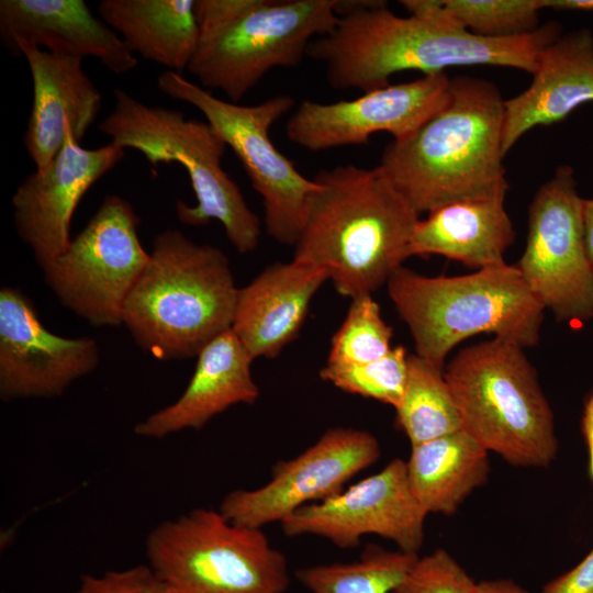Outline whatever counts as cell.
Instances as JSON below:
<instances>
[{
  "label": "cell",
  "mask_w": 593,
  "mask_h": 593,
  "mask_svg": "<svg viewBox=\"0 0 593 593\" xmlns=\"http://www.w3.org/2000/svg\"><path fill=\"white\" fill-rule=\"evenodd\" d=\"M400 3L410 16L395 15L383 1L339 0L335 27L307 49L324 64L333 88L368 92L389 86L400 71L428 76L455 66L512 67L533 75L544 49L560 36L555 22L518 36H478L432 12L423 0Z\"/></svg>",
  "instance_id": "1"
},
{
  "label": "cell",
  "mask_w": 593,
  "mask_h": 593,
  "mask_svg": "<svg viewBox=\"0 0 593 593\" xmlns=\"http://www.w3.org/2000/svg\"><path fill=\"white\" fill-rule=\"evenodd\" d=\"M293 259L324 268L338 294H372L402 267L417 214L381 169H321Z\"/></svg>",
  "instance_id": "2"
},
{
  "label": "cell",
  "mask_w": 593,
  "mask_h": 593,
  "mask_svg": "<svg viewBox=\"0 0 593 593\" xmlns=\"http://www.w3.org/2000/svg\"><path fill=\"white\" fill-rule=\"evenodd\" d=\"M504 100L490 81L450 80L447 101L417 131L393 141L379 168L417 213L507 192Z\"/></svg>",
  "instance_id": "3"
},
{
  "label": "cell",
  "mask_w": 593,
  "mask_h": 593,
  "mask_svg": "<svg viewBox=\"0 0 593 593\" xmlns=\"http://www.w3.org/2000/svg\"><path fill=\"white\" fill-rule=\"evenodd\" d=\"M238 289L227 256L181 231L155 236L124 305L123 324L159 360L186 359L232 326Z\"/></svg>",
  "instance_id": "4"
},
{
  "label": "cell",
  "mask_w": 593,
  "mask_h": 593,
  "mask_svg": "<svg viewBox=\"0 0 593 593\" xmlns=\"http://www.w3.org/2000/svg\"><path fill=\"white\" fill-rule=\"evenodd\" d=\"M385 286L416 355L439 369L455 346L477 334L523 348L539 340L545 309L515 265L452 277H428L402 266Z\"/></svg>",
  "instance_id": "5"
},
{
  "label": "cell",
  "mask_w": 593,
  "mask_h": 593,
  "mask_svg": "<svg viewBox=\"0 0 593 593\" xmlns=\"http://www.w3.org/2000/svg\"><path fill=\"white\" fill-rule=\"evenodd\" d=\"M339 0H195L199 40L188 70L238 103L275 68L298 67L336 25Z\"/></svg>",
  "instance_id": "6"
},
{
  "label": "cell",
  "mask_w": 593,
  "mask_h": 593,
  "mask_svg": "<svg viewBox=\"0 0 593 593\" xmlns=\"http://www.w3.org/2000/svg\"><path fill=\"white\" fill-rule=\"evenodd\" d=\"M445 379L462 429L515 467L546 468L558 452L555 417L524 348L501 338L460 349Z\"/></svg>",
  "instance_id": "7"
},
{
  "label": "cell",
  "mask_w": 593,
  "mask_h": 593,
  "mask_svg": "<svg viewBox=\"0 0 593 593\" xmlns=\"http://www.w3.org/2000/svg\"><path fill=\"white\" fill-rule=\"evenodd\" d=\"M113 96L114 108L98 130L118 146L138 150L154 166L177 163L186 169L197 204L177 200L178 219L190 226L216 220L238 253L254 251L261 223L222 168L227 146L221 136L208 122L187 119L179 110L147 105L120 88Z\"/></svg>",
  "instance_id": "8"
},
{
  "label": "cell",
  "mask_w": 593,
  "mask_h": 593,
  "mask_svg": "<svg viewBox=\"0 0 593 593\" xmlns=\"http://www.w3.org/2000/svg\"><path fill=\"white\" fill-rule=\"evenodd\" d=\"M145 551L170 593H284L290 583L288 560L265 533L220 510L197 507L159 523Z\"/></svg>",
  "instance_id": "9"
},
{
  "label": "cell",
  "mask_w": 593,
  "mask_h": 593,
  "mask_svg": "<svg viewBox=\"0 0 593 593\" xmlns=\"http://www.w3.org/2000/svg\"><path fill=\"white\" fill-rule=\"evenodd\" d=\"M157 87L204 115L205 122L239 159L253 188L261 197L267 234L279 244L293 247L318 183L304 177L293 161L278 150L269 132L294 107V99L279 94L258 104L240 105L216 98L171 70L160 72Z\"/></svg>",
  "instance_id": "10"
},
{
  "label": "cell",
  "mask_w": 593,
  "mask_h": 593,
  "mask_svg": "<svg viewBox=\"0 0 593 593\" xmlns=\"http://www.w3.org/2000/svg\"><path fill=\"white\" fill-rule=\"evenodd\" d=\"M128 201L105 195L85 228L44 271L59 302L94 326L123 324L124 305L149 261Z\"/></svg>",
  "instance_id": "11"
},
{
  "label": "cell",
  "mask_w": 593,
  "mask_h": 593,
  "mask_svg": "<svg viewBox=\"0 0 593 593\" xmlns=\"http://www.w3.org/2000/svg\"><path fill=\"white\" fill-rule=\"evenodd\" d=\"M582 208L572 168L560 166L529 205L526 246L515 265L545 310L579 325L593 318Z\"/></svg>",
  "instance_id": "12"
},
{
  "label": "cell",
  "mask_w": 593,
  "mask_h": 593,
  "mask_svg": "<svg viewBox=\"0 0 593 593\" xmlns=\"http://www.w3.org/2000/svg\"><path fill=\"white\" fill-rule=\"evenodd\" d=\"M380 454L379 441L371 433L329 428L302 454L277 462L264 485L227 493L219 510L231 522L251 528L281 523L301 507L343 491Z\"/></svg>",
  "instance_id": "13"
},
{
  "label": "cell",
  "mask_w": 593,
  "mask_h": 593,
  "mask_svg": "<svg viewBox=\"0 0 593 593\" xmlns=\"http://www.w3.org/2000/svg\"><path fill=\"white\" fill-rule=\"evenodd\" d=\"M428 513L411 492L406 461L395 458L379 472L324 501L301 507L280 525L286 536H318L339 548H353L367 535L393 541L417 553Z\"/></svg>",
  "instance_id": "14"
},
{
  "label": "cell",
  "mask_w": 593,
  "mask_h": 593,
  "mask_svg": "<svg viewBox=\"0 0 593 593\" xmlns=\"http://www.w3.org/2000/svg\"><path fill=\"white\" fill-rule=\"evenodd\" d=\"M450 80L441 72L363 92L351 100H303L290 115L286 134L312 152L365 145L378 132L401 141L441 109Z\"/></svg>",
  "instance_id": "15"
},
{
  "label": "cell",
  "mask_w": 593,
  "mask_h": 593,
  "mask_svg": "<svg viewBox=\"0 0 593 593\" xmlns=\"http://www.w3.org/2000/svg\"><path fill=\"white\" fill-rule=\"evenodd\" d=\"M124 156L125 149L112 142L85 148L69 131L49 167L31 172L16 188L11 199L14 226L42 270L68 248L80 200Z\"/></svg>",
  "instance_id": "16"
},
{
  "label": "cell",
  "mask_w": 593,
  "mask_h": 593,
  "mask_svg": "<svg viewBox=\"0 0 593 593\" xmlns=\"http://www.w3.org/2000/svg\"><path fill=\"white\" fill-rule=\"evenodd\" d=\"M99 362L89 337L49 332L31 300L18 289L0 291V396L3 401L58 396Z\"/></svg>",
  "instance_id": "17"
},
{
  "label": "cell",
  "mask_w": 593,
  "mask_h": 593,
  "mask_svg": "<svg viewBox=\"0 0 593 593\" xmlns=\"http://www.w3.org/2000/svg\"><path fill=\"white\" fill-rule=\"evenodd\" d=\"M12 52L27 61L33 103L23 136L35 170L44 172L61 149L69 131L81 142L96 121L102 94L82 68V59L58 55L18 41Z\"/></svg>",
  "instance_id": "18"
},
{
  "label": "cell",
  "mask_w": 593,
  "mask_h": 593,
  "mask_svg": "<svg viewBox=\"0 0 593 593\" xmlns=\"http://www.w3.org/2000/svg\"><path fill=\"white\" fill-rule=\"evenodd\" d=\"M0 35L10 49L24 41L58 55L97 58L116 75L138 64L120 35L83 0H1Z\"/></svg>",
  "instance_id": "19"
},
{
  "label": "cell",
  "mask_w": 593,
  "mask_h": 593,
  "mask_svg": "<svg viewBox=\"0 0 593 593\" xmlns=\"http://www.w3.org/2000/svg\"><path fill=\"white\" fill-rule=\"evenodd\" d=\"M327 280L324 268L295 259L266 267L238 289L232 331L254 359L276 358L296 338Z\"/></svg>",
  "instance_id": "20"
},
{
  "label": "cell",
  "mask_w": 593,
  "mask_h": 593,
  "mask_svg": "<svg viewBox=\"0 0 593 593\" xmlns=\"http://www.w3.org/2000/svg\"><path fill=\"white\" fill-rule=\"evenodd\" d=\"M193 374L180 398L134 427L147 438H164L183 429H201L235 404H254L259 389L253 379L254 358L232 328L221 333L198 354Z\"/></svg>",
  "instance_id": "21"
},
{
  "label": "cell",
  "mask_w": 593,
  "mask_h": 593,
  "mask_svg": "<svg viewBox=\"0 0 593 593\" xmlns=\"http://www.w3.org/2000/svg\"><path fill=\"white\" fill-rule=\"evenodd\" d=\"M591 101L593 35L581 29L550 43L540 55L530 86L504 101V155L533 127L558 123Z\"/></svg>",
  "instance_id": "22"
},
{
  "label": "cell",
  "mask_w": 593,
  "mask_h": 593,
  "mask_svg": "<svg viewBox=\"0 0 593 593\" xmlns=\"http://www.w3.org/2000/svg\"><path fill=\"white\" fill-rule=\"evenodd\" d=\"M505 195L454 202L429 212L414 228L410 257L440 255L478 270L506 264L504 254L515 232Z\"/></svg>",
  "instance_id": "23"
},
{
  "label": "cell",
  "mask_w": 593,
  "mask_h": 593,
  "mask_svg": "<svg viewBox=\"0 0 593 593\" xmlns=\"http://www.w3.org/2000/svg\"><path fill=\"white\" fill-rule=\"evenodd\" d=\"M195 0H102L99 16L133 54L181 74L198 45Z\"/></svg>",
  "instance_id": "24"
},
{
  "label": "cell",
  "mask_w": 593,
  "mask_h": 593,
  "mask_svg": "<svg viewBox=\"0 0 593 593\" xmlns=\"http://www.w3.org/2000/svg\"><path fill=\"white\" fill-rule=\"evenodd\" d=\"M411 447L409 486L428 514L452 515L488 480L489 451L463 429Z\"/></svg>",
  "instance_id": "25"
},
{
  "label": "cell",
  "mask_w": 593,
  "mask_h": 593,
  "mask_svg": "<svg viewBox=\"0 0 593 593\" xmlns=\"http://www.w3.org/2000/svg\"><path fill=\"white\" fill-rule=\"evenodd\" d=\"M395 411L411 446L462 429L444 370L416 354L407 357L406 384Z\"/></svg>",
  "instance_id": "26"
},
{
  "label": "cell",
  "mask_w": 593,
  "mask_h": 593,
  "mask_svg": "<svg viewBox=\"0 0 593 593\" xmlns=\"http://www.w3.org/2000/svg\"><path fill=\"white\" fill-rule=\"evenodd\" d=\"M417 557L369 545L356 561L302 568L296 578L311 593H391Z\"/></svg>",
  "instance_id": "27"
},
{
  "label": "cell",
  "mask_w": 593,
  "mask_h": 593,
  "mask_svg": "<svg viewBox=\"0 0 593 593\" xmlns=\"http://www.w3.org/2000/svg\"><path fill=\"white\" fill-rule=\"evenodd\" d=\"M449 23L490 38L518 36L538 29L542 0H424Z\"/></svg>",
  "instance_id": "28"
},
{
  "label": "cell",
  "mask_w": 593,
  "mask_h": 593,
  "mask_svg": "<svg viewBox=\"0 0 593 593\" xmlns=\"http://www.w3.org/2000/svg\"><path fill=\"white\" fill-rule=\"evenodd\" d=\"M346 317L333 335L329 365H360L378 360L391 350L393 329L381 316L371 294L350 299Z\"/></svg>",
  "instance_id": "29"
},
{
  "label": "cell",
  "mask_w": 593,
  "mask_h": 593,
  "mask_svg": "<svg viewBox=\"0 0 593 593\" xmlns=\"http://www.w3.org/2000/svg\"><path fill=\"white\" fill-rule=\"evenodd\" d=\"M407 353L399 345L382 358L360 365H329L320 371L322 380L337 389L389 404H400L407 379Z\"/></svg>",
  "instance_id": "30"
},
{
  "label": "cell",
  "mask_w": 593,
  "mask_h": 593,
  "mask_svg": "<svg viewBox=\"0 0 593 593\" xmlns=\"http://www.w3.org/2000/svg\"><path fill=\"white\" fill-rule=\"evenodd\" d=\"M477 582L444 549L417 557L391 593H474Z\"/></svg>",
  "instance_id": "31"
},
{
  "label": "cell",
  "mask_w": 593,
  "mask_h": 593,
  "mask_svg": "<svg viewBox=\"0 0 593 593\" xmlns=\"http://www.w3.org/2000/svg\"><path fill=\"white\" fill-rule=\"evenodd\" d=\"M75 593H170L147 564L109 570L100 575L85 574Z\"/></svg>",
  "instance_id": "32"
},
{
  "label": "cell",
  "mask_w": 593,
  "mask_h": 593,
  "mask_svg": "<svg viewBox=\"0 0 593 593\" xmlns=\"http://www.w3.org/2000/svg\"><path fill=\"white\" fill-rule=\"evenodd\" d=\"M540 593H593V548L575 567L546 583Z\"/></svg>",
  "instance_id": "33"
},
{
  "label": "cell",
  "mask_w": 593,
  "mask_h": 593,
  "mask_svg": "<svg viewBox=\"0 0 593 593\" xmlns=\"http://www.w3.org/2000/svg\"><path fill=\"white\" fill-rule=\"evenodd\" d=\"M581 429L589 451V472L593 481V393L584 402Z\"/></svg>",
  "instance_id": "34"
},
{
  "label": "cell",
  "mask_w": 593,
  "mask_h": 593,
  "mask_svg": "<svg viewBox=\"0 0 593 593\" xmlns=\"http://www.w3.org/2000/svg\"><path fill=\"white\" fill-rule=\"evenodd\" d=\"M474 593H533L511 579H494L477 582Z\"/></svg>",
  "instance_id": "35"
},
{
  "label": "cell",
  "mask_w": 593,
  "mask_h": 593,
  "mask_svg": "<svg viewBox=\"0 0 593 593\" xmlns=\"http://www.w3.org/2000/svg\"><path fill=\"white\" fill-rule=\"evenodd\" d=\"M582 215L585 251L593 268V198L583 199Z\"/></svg>",
  "instance_id": "36"
},
{
  "label": "cell",
  "mask_w": 593,
  "mask_h": 593,
  "mask_svg": "<svg viewBox=\"0 0 593 593\" xmlns=\"http://www.w3.org/2000/svg\"><path fill=\"white\" fill-rule=\"evenodd\" d=\"M544 8L593 12V0H542Z\"/></svg>",
  "instance_id": "37"
}]
</instances>
